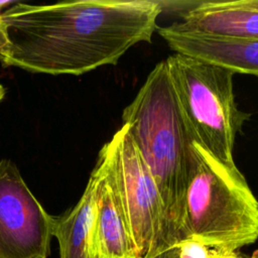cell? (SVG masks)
<instances>
[{"label": "cell", "instance_id": "cell-1", "mask_svg": "<svg viewBox=\"0 0 258 258\" xmlns=\"http://www.w3.org/2000/svg\"><path fill=\"white\" fill-rule=\"evenodd\" d=\"M161 11L152 0L17 2L1 13L10 46L2 63L54 76L116 64L135 44L151 41Z\"/></svg>", "mask_w": 258, "mask_h": 258}, {"label": "cell", "instance_id": "cell-2", "mask_svg": "<svg viewBox=\"0 0 258 258\" xmlns=\"http://www.w3.org/2000/svg\"><path fill=\"white\" fill-rule=\"evenodd\" d=\"M178 243L192 240L221 254L258 239V201L236 164H226L190 137L176 225Z\"/></svg>", "mask_w": 258, "mask_h": 258}, {"label": "cell", "instance_id": "cell-3", "mask_svg": "<svg viewBox=\"0 0 258 258\" xmlns=\"http://www.w3.org/2000/svg\"><path fill=\"white\" fill-rule=\"evenodd\" d=\"M122 120L157 185L177 237L176 225L184 189L185 146L191 135L165 59L149 73L133 101L123 110Z\"/></svg>", "mask_w": 258, "mask_h": 258}, {"label": "cell", "instance_id": "cell-4", "mask_svg": "<svg viewBox=\"0 0 258 258\" xmlns=\"http://www.w3.org/2000/svg\"><path fill=\"white\" fill-rule=\"evenodd\" d=\"M170 81L194 140L226 164H234L236 137L250 114L241 111L233 90L234 73L174 52L166 59Z\"/></svg>", "mask_w": 258, "mask_h": 258}, {"label": "cell", "instance_id": "cell-5", "mask_svg": "<svg viewBox=\"0 0 258 258\" xmlns=\"http://www.w3.org/2000/svg\"><path fill=\"white\" fill-rule=\"evenodd\" d=\"M113 176L123 217L141 258L177 247L175 231L157 185L127 126L101 148Z\"/></svg>", "mask_w": 258, "mask_h": 258}, {"label": "cell", "instance_id": "cell-6", "mask_svg": "<svg viewBox=\"0 0 258 258\" xmlns=\"http://www.w3.org/2000/svg\"><path fill=\"white\" fill-rule=\"evenodd\" d=\"M55 217L37 201L15 163L0 161V258H47Z\"/></svg>", "mask_w": 258, "mask_h": 258}, {"label": "cell", "instance_id": "cell-7", "mask_svg": "<svg viewBox=\"0 0 258 258\" xmlns=\"http://www.w3.org/2000/svg\"><path fill=\"white\" fill-rule=\"evenodd\" d=\"M97 210L90 235L88 258H141L130 236L106 156L99 152Z\"/></svg>", "mask_w": 258, "mask_h": 258}, {"label": "cell", "instance_id": "cell-8", "mask_svg": "<svg viewBox=\"0 0 258 258\" xmlns=\"http://www.w3.org/2000/svg\"><path fill=\"white\" fill-rule=\"evenodd\" d=\"M175 29L199 36L236 41H258V10L234 1L202 2L189 9Z\"/></svg>", "mask_w": 258, "mask_h": 258}, {"label": "cell", "instance_id": "cell-9", "mask_svg": "<svg viewBox=\"0 0 258 258\" xmlns=\"http://www.w3.org/2000/svg\"><path fill=\"white\" fill-rule=\"evenodd\" d=\"M167 45L177 53L226 68L234 74L258 77V41H236L194 35L171 24L157 27Z\"/></svg>", "mask_w": 258, "mask_h": 258}, {"label": "cell", "instance_id": "cell-10", "mask_svg": "<svg viewBox=\"0 0 258 258\" xmlns=\"http://www.w3.org/2000/svg\"><path fill=\"white\" fill-rule=\"evenodd\" d=\"M99 171L95 165L86 188L76 206L55 217L53 237L59 258H88L90 235L97 210Z\"/></svg>", "mask_w": 258, "mask_h": 258}, {"label": "cell", "instance_id": "cell-11", "mask_svg": "<svg viewBox=\"0 0 258 258\" xmlns=\"http://www.w3.org/2000/svg\"><path fill=\"white\" fill-rule=\"evenodd\" d=\"M180 258H213L215 251L192 240L183 241L178 245Z\"/></svg>", "mask_w": 258, "mask_h": 258}, {"label": "cell", "instance_id": "cell-12", "mask_svg": "<svg viewBox=\"0 0 258 258\" xmlns=\"http://www.w3.org/2000/svg\"><path fill=\"white\" fill-rule=\"evenodd\" d=\"M17 3V1H0V61L3 62L9 53V41L6 34V29L1 18V13Z\"/></svg>", "mask_w": 258, "mask_h": 258}, {"label": "cell", "instance_id": "cell-13", "mask_svg": "<svg viewBox=\"0 0 258 258\" xmlns=\"http://www.w3.org/2000/svg\"><path fill=\"white\" fill-rule=\"evenodd\" d=\"M143 258H180V257H179V250L177 246V247L168 248L166 250H163L161 252H158L156 254L146 256Z\"/></svg>", "mask_w": 258, "mask_h": 258}, {"label": "cell", "instance_id": "cell-14", "mask_svg": "<svg viewBox=\"0 0 258 258\" xmlns=\"http://www.w3.org/2000/svg\"><path fill=\"white\" fill-rule=\"evenodd\" d=\"M236 1L238 4L242 6L258 10V0H236Z\"/></svg>", "mask_w": 258, "mask_h": 258}, {"label": "cell", "instance_id": "cell-15", "mask_svg": "<svg viewBox=\"0 0 258 258\" xmlns=\"http://www.w3.org/2000/svg\"><path fill=\"white\" fill-rule=\"evenodd\" d=\"M236 253H231V254H221L215 251L213 258H234Z\"/></svg>", "mask_w": 258, "mask_h": 258}, {"label": "cell", "instance_id": "cell-16", "mask_svg": "<svg viewBox=\"0 0 258 258\" xmlns=\"http://www.w3.org/2000/svg\"><path fill=\"white\" fill-rule=\"evenodd\" d=\"M4 96H5V89H4V87L0 84V102L2 101V99L4 98Z\"/></svg>", "mask_w": 258, "mask_h": 258}, {"label": "cell", "instance_id": "cell-17", "mask_svg": "<svg viewBox=\"0 0 258 258\" xmlns=\"http://www.w3.org/2000/svg\"><path fill=\"white\" fill-rule=\"evenodd\" d=\"M234 258H253V257H245V256H241V255H239L238 253H236L235 256H234Z\"/></svg>", "mask_w": 258, "mask_h": 258}]
</instances>
